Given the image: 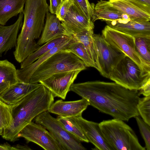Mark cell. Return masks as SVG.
I'll return each instance as SVG.
<instances>
[{
  "mask_svg": "<svg viewBox=\"0 0 150 150\" xmlns=\"http://www.w3.org/2000/svg\"><path fill=\"white\" fill-rule=\"evenodd\" d=\"M137 50L142 58L150 63V38H135Z\"/></svg>",
  "mask_w": 150,
  "mask_h": 150,
  "instance_id": "cell-28",
  "label": "cell"
},
{
  "mask_svg": "<svg viewBox=\"0 0 150 150\" xmlns=\"http://www.w3.org/2000/svg\"><path fill=\"white\" fill-rule=\"evenodd\" d=\"M62 0H50V5L49 6V10L52 14H56L58 6Z\"/></svg>",
  "mask_w": 150,
  "mask_h": 150,
  "instance_id": "cell-34",
  "label": "cell"
},
{
  "mask_svg": "<svg viewBox=\"0 0 150 150\" xmlns=\"http://www.w3.org/2000/svg\"><path fill=\"white\" fill-rule=\"evenodd\" d=\"M61 23L69 36L71 37L83 30L93 29L94 25L73 4L67 11Z\"/></svg>",
  "mask_w": 150,
  "mask_h": 150,
  "instance_id": "cell-14",
  "label": "cell"
},
{
  "mask_svg": "<svg viewBox=\"0 0 150 150\" xmlns=\"http://www.w3.org/2000/svg\"><path fill=\"white\" fill-rule=\"evenodd\" d=\"M71 117L80 127L89 142L97 149L113 150L104 138L99 123L87 120L82 115Z\"/></svg>",
  "mask_w": 150,
  "mask_h": 150,
  "instance_id": "cell-12",
  "label": "cell"
},
{
  "mask_svg": "<svg viewBox=\"0 0 150 150\" xmlns=\"http://www.w3.org/2000/svg\"><path fill=\"white\" fill-rule=\"evenodd\" d=\"M54 96L41 84L16 104L11 105L12 121L3 130V138L11 142L17 139L20 131L38 115L48 111Z\"/></svg>",
  "mask_w": 150,
  "mask_h": 150,
  "instance_id": "cell-2",
  "label": "cell"
},
{
  "mask_svg": "<svg viewBox=\"0 0 150 150\" xmlns=\"http://www.w3.org/2000/svg\"><path fill=\"white\" fill-rule=\"evenodd\" d=\"M41 83H27L19 81L0 94V99L12 105L18 102L39 86Z\"/></svg>",
  "mask_w": 150,
  "mask_h": 150,
  "instance_id": "cell-18",
  "label": "cell"
},
{
  "mask_svg": "<svg viewBox=\"0 0 150 150\" xmlns=\"http://www.w3.org/2000/svg\"><path fill=\"white\" fill-rule=\"evenodd\" d=\"M24 138L45 150H64L62 146L52 135L42 125L31 122L19 132L17 139Z\"/></svg>",
  "mask_w": 150,
  "mask_h": 150,
  "instance_id": "cell-10",
  "label": "cell"
},
{
  "mask_svg": "<svg viewBox=\"0 0 150 150\" xmlns=\"http://www.w3.org/2000/svg\"><path fill=\"white\" fill-rule=\"evenodd\" d=\"M49 11L46 0H26L23 12L24 21L15 47L17 51L29 54L40 47L35 40L40 38Z\"/></svg>",
  "mask_w": 150,
  "mask_h": 150,
  "instance_id": "cell-3",
  "label": "cell"
},
{
  "mask_svg": "<svg viewBox=\"0 0 150 150\" xmlns=\"http://www.w3.org/2000/svg\"><path fill=\"white\" fill-rule=\"evenodd\" d=\"M3 129L0 127V135H2L3 133Z\"/></svg>",
  "mask_w": 150,
  "mask_h": 150,
  "instance_id": "cell-39",
  "label": "cell"
},
{
  "mask_svg": "<svg viewBox=\"0 0 150 150\" xmlns=\"http://www.w3.org/2000/svg\"><path fill=\"white\" fill-rule=\"evenodd\" d=\"M106 23L110 27L134 38H150V21H138L128 18Z\"/></svg>",
  "mask_w": 150,
  "mask_h": 150,
  "instance_id": "cell-15",
  "label": "cell"
},
{
  "mask_svg": "<svg viewBox=\"0 0 150 150\" xmlns=\"http://www.w3.org/2000/svg\"><path fill=\"white\" fill-rule=\"evenodd\" d=\"M101 35L110 45L135 62L143 72L150 74V63L144 59L138 53L134 37L108 25L102 30Z\"/></svg>",
  "mask_w": 150,
  "mask_h": 150,
  "instance_id": "cell-7",
  "label": "cell"
},
{
  "mask_svg": "<svg viewBox=\"0 0 150 150\" xmlns=\"http://www.w3.org/2000/svg\"><path fill=\"white\" fill-rule=\"evenodd\" d=\"M62 35L70 37L56 15L48 12L46 15V23L41 36L37 43L40 46L56 37Z\"/></svg>",
  "mask_w": 150,
  "mask_h": 150,
  "instance_id": "cell-21",
  "label": "cell"
},
{
  "mask_svg": "<svg viewBox=\"0 0 150 150\" xmlns=\"http://www.w3.org/2000/svg\"><path fill=\"white\" fill-rule=\"evenodd\" d=\"M65 49L79 58L85 63L87 67H94L97 70V67L81 42L75 41L69 44Z\"/></svg>",
  "mask_w": 150,
  "mask_h": 150,
  "instance_id": "cell-26",
  "label": "cell"
},
{
  "mask_svg": "<svg viewBox=\"0 0 150 150\" xmlns=\"http://www.w3.org/2000/svg\"><path fill=\"white\" fill-rule=\"evenodd\" d=\"M72 4V0H62L58 6L55 15L61 22L64 21L66 13Z\"/></svg>",
  "mask_w": 150,
  "mask_h": 150,
  "instance_id": "cell-33",
  "label": "cell"
},
{
  "mask_svg": "<svg viewBox=\"0 0 150 150\" xmlns=\"http://www.w3.org/2000/svg\"><path fill=\"white\" fill-rule=\"evenodd\" d=\"M81 70L66 71L54 74L39 83L48 89L54 97L65 99L68 93Z\"/></svg>",
  "mask_w": 150,
  "mask_h": 150,
  "instance_id": "cell-11",
  "label": "cell"
},
{
  "mask_svg": "<svg viewBox=\"0 0 150 150\" xmlns=\"http://www.w3.org/2000/svg\"><path fill=\"white\" fill-rule=\"evenodd\" d=\"M16 150H31V149L27 146H23L18 144L14 146Z\"/></svg>",
  "mask_w": 150,
  "mask_h": 150,
  "instance_id": "cell-37",
  "label": "cell"
},
{
  "mask_svg": "<svg viewBox=\"0 0 150 150\" xmlns=\"http://www.w3.org/2000/svg\"><path fill=\"white\" fill-rule=\"evenodd\" d=\"M102 133L113 150H145L133 129L124 121L117 119L99 123Z\"/></svg>",
  "mask_w": 150,
  "mask_h": 150,
  "instance_id": "cell-5",
  "label": "cell"
},
{
  "mask_svg": "<svg viewBox=\"0 0 150 150\" xmlns=\"http://www.w3.org/2000/svg\"><path fill=\"white\" fill-rule=\"evenodd\" d=\"M17 71L15 65L8 60H0V94L19 81Z\"/></svg>",
  "mask_w": 150,
  "mask_h": 150,
  "instance_id": "cell-22",
  "label": "cell"
},
{
  "mask_svg": "<svg viewBox=\"0 0 150 150\" xmlns=\"http://www.w3.org/2000/svg\"><path fill=\"white\" fill-rule=\"evenodd\" d=\"M88 101L81 99L69 101L57 100L51 105L48 111L63 117H76L82 115L83 112L89 105Z\"/></svg>",
  "mask_w": 150,
  "mask_h": 150,
  "instance_id": "cell-16",
  "label": "cell"
},
{
  "mask_svg": "<svg viewBox=\"0 0 150 150\" xmlns=\"http://www.w3.org/2000/svg\"><path fill=\"white\" fill-rule=\"evenodd\" d=\"M39 124L52 135L60 143L64 150H86L79 139L67 130L57 118L52 116L48 111L43 112L34 118Z\"/></svg>",
  "mask_w": 150,
  "mask_h": 150,
  "instance_id": "cell-8",
  "label": "cell"
},
{
  "mask_svg": "<svg viewBox=\"0 0 150 150\" xmlns=\"http://www.w3.org/2000/svg\"><path fill=\"white\" fill-rule=\"evenodd\" d=\"M128 18L131 19L112 6L109 1L100 0L94 6L91 21L94 22L100 20L106 22Z\"/></svg>",
  "mask_w": 150,
  "mask_h": 150,
  "instance_id": "cell-20",
  "label": "cell"
},
{
  "mask_svg": "<svg viewBox=\"0 0 150 150\" xmlns=\"http://www.w3.org/2000/svg\"><path fill=\"white\" fill-rule=\"evenodd\" d=\"M57 118L67 130L81 141L89 142L80 127L71 117H63L58 116Z\"/></svg>",
  "mask_w": 150,
  "mask_h": 150,
  "instance_id": "cell-27",
  "label": "cell"
},
{
  "mask_svg": "<svg viewBox=\"0 0 150 150\" xmlns=\"http://www.w3.org/2000/svg\"><path fill=\"white\" fill-rule=\"evenodd\" d=\"M26 0H0V25L23 12Z\"/></svg>",
  "mask_w": 150,
  "mask_h": 150,
  "instance_id": "cell-23",
  "label": "cell"
},
{
  "mask_svg": "<svg viewBox=\"0 0 150 150\" xmlns=\"http://www.w3.org/2000/svg\"><path fill=\"white\" fill-rule=\"evenodd\" d=\"M23 14L20 13L17 20L8 26L0 25V57L2 54L16 47L17 36L23 24Z\"/></svg>",
  "mask_w": 150,
  "mask_h": 150,
  "instance_id": "cell-17",
  "label": "cell"
},
{
  "mask_svg": "<svg viewBox=\"0 0 150 150\" xmlns=\"http://www.w3.org/2000/svg\"><path fill=\"white\" fill-rule=\"evenodd\" d=\"M140 3L150 7V0H136Z\"/></svg>",
  "mask_w": 150,
  "mask_h": 150,
  "instance_id": "cell-38",
  "label": "cell"
},
{
  "mask_svg": "<svg viewBox=\"0 0 150 150\" xmlns=\"http://www.w3.org/2000/svg\"><path fill=\"white\" fill-rule=\"evenodd\" d=\"M64 49L50 57L35 70L29 83H36L58 73L85 70V63L71 52Z\"/></svg>",
  "mask_w": 150,
  "mask_h": 150,
  "instance_id": "cell-4",
  "label": "cell"
},
{
  "mask_svg": "<svg viewBox=\"0 0 150 150\" xmlns=\"http://www.w3.org/2000/svg\"><path fill=\"white\" fill-rule=\"evenodd\" d=\"M109 79L127 89L139 91L150 80V74L143 72L135 62L126 56L114 69Z\"/></svg>",
  "mask_w": 150,
  "mask_h": 150,
  "instance_id": "cell-6",
  "label": "cell"
},
{
  "mask_svg": "<svg viewBox=\"0 0 150 150\" xmlns=\"http://www.w3.org/2000/svg\"><path fill=\"white\" fill-rule=\"evenodd\" d=\"M139 91L140 95L142 94L144 96H150V80L145 83Z\"/></svg>",
  "mask_w": 150,
  "mask_h": 150,
  "instance_id": "cell-35",
  "label": "cell"
},
{
  "mask_svg": "<svg viewBox=\"0 0 150 150\" xmlns=\"http://www.w3.org/2000/svg\"><path fill=\"white\" fill-rule=\"evenodd\" d=\"M93 40L100 67L99 72L103 77L109 79L114 69L126 55L110 45L100 34H94Z\"/></svg>",
  "mask_w": 150,
  "mask_h": 150,
  "instance_id": "cell-9",
  "label": "cell"
},
{
  "mask_svg": "<svg viewBox=\"0 0 150 150\" xmlns=\"http://www.w3.org/2000/svg\"><path fill=\"white\" fill-rule=\"evenodd\" d=\"M140 132L145 144V148L150 150V126L146 123L139 116L135 117Z\"/></svg>",
  "mask_w": 150,
  "mask_h": 150,
  "instance_id": "cell-32",
  "label": "cell"
},
{
  "mask_svg": "<svg viewBox=\"0 0 150 150\" xmlns=\"http://www.w3.org/2000/svg\"><path fill=\"white\" fill-rule=\"evenodd\" d=\"M71 37L62 35L56 37L48 41L30 54L22 62L21 69L30 65L42 55Z\"/></svg>",
  "mask_w": 150,
  "mask_h": 150,
  "instance_id": "cell-24",
  "label": "cell"
},
{
  "mask_svg": "<svg viewBox=\"0 0 150 150\" xmlns=\"http://www.w3.org/2000/svg\"><path fill=\"white\" fill-rule=\"evenodd\" d=\"M137 108L142 119L150 126V96L140 98Z\"/></svg>",
  "mask_w": 150,
  "mask_h": 150,
  "instance_id": "cell-29",
  "label": "cell"
},
{
  "mask_svg": "<svg viewBox=\"0 0 150 150\" xmlns=\"http://www.w3.org/2000/svg\"><path fill=\"white\" fill-rule=\"evenodd\" d=\"M73 4L88 19L91 20L95 5L91 4L88 0H72Z\"/></svg>",
  "mask_w": 150,
  "mask_h": 150,
  "instance_id": "cell-31",
  "label": "cell"
},
{
  "mask_svg": "<svg viewBox=\"0 0 150 150\" xmlns=\"http://www.w3.org/2000/svg\"><path fill=\"white\" fill-rule=\"evenodd\" d=\"M0 150H16L14 146H11L7 143L0 145Z\"/></svg>",
  "mask_w": 150,
  "mask_h": 150,
  "instance_id": "cell-36",
  "label": "cell"
},
{
  "mask_svg": "<svg viewBox=\"0 0 150 150\" xmlns=\"http://www.w3.org/2000/svg\"><path fill=\"white\" fill-rule=\"evenodd\" d=\"M75 41V40L71 37L42 55L30 65L23 69H17V76L19 81L29 83L32 74L40 65L54 54L64 49L69 44Z\"/></svg>",
  "mask_w": 150,
  "mask_h": 150,
  "instance_id": "cell-19",
  "label": "cell"
},
{
  "mask_svg": "<svg viewBox=\"0 0 150 150\" xmlns=\"http://www.w3.org/2000/svg\"><path fill=\"white\" fill-rule=\"evenodd\" d=\"M111 5L129 16L131 19L138 21H150V7L136 0H108Z\"/></svg>",
  "mask_w": 150,
  "mask_h": 150,
  "instance_id": "cell-13",
  "label": "cell"
},
{
  "mask_svg": "<svg viewBox=\"0 0 150 150\" xmlns=\"http://www.w3.org/2000/svg\"><path fill=\"white\" fill-rule=\"evenodd\" d=\"M94 34L93 29H89L82 31L71 37L75 41L81 42L83 45L97 67V70L99 71L97 54L94 43Z\"/></svg>",
  "mask_w": 150,
  "mask_h": 150,
  "instance_id": "cell-25",
  "label": "cell"
},
{
  "mask_svg": "<svg viewBox=\"0 0 150 150\" xmlns=\"http://www.w3.org/2000/svg\"><path fill=\"white\" fill-rule=\"evenodd\" d=\"M70 91L113 118L127 121L139 115L137 108L140 98L138 91L129 90L115 82L95 81L73 83Z\"/></svg>",
  "mask_w": 150,
  "mask_h": 150,
  "instance_id": "cell-1",
  "label": "cell"
},
{
  "mask_svg": "<svg viewBox=\"0 0 150 150\" xmlns=\"http://www.w3.org/2000/svg\"><path fill=\"white\" fill-rule=\"evenodd\" d=\"M11 105L0 99V127L3 129L8 127L12 120Z\"/></svg>",
  "mask_w": 150,
  "mask_h": 150,
  "instance_id": "cell-30",
  "label": "cell"
}]
</instances>
